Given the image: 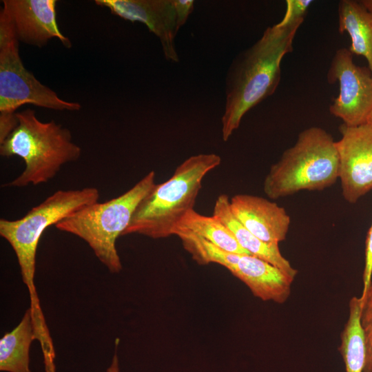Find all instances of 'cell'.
<instances>
[{"label":"cell","mask_w":372,"mask_h":372,"mask_svg":"<svg viewBox=\"0 0 372 372\" xmlns=\"http://www.w3.org/2000/svg\"><path fill=\"white\" fill-rule=\"evenodd\" d=\"M312 2L311 0H287L286 12L278 23L283 25L297 19H304Z\"/></svg>","instance_id":"obj_20"},{"label":"cell","mask_w":372,"mask_h":372,"mask_svg":"<svg viewBox=\"0 0 372 372\" xmlns=\"http://www.w3.org/2000/svg\"><path fill=\"white\" fill-rule=\"evenodd\" d=\"M176 236L197 263H216L225 267L256 297L280 304L289 298L294 279L269 262L253 255L223 250L189 232H179Z\"/></svg>","instance_id":"obj_8"},{"label":"cell","mask_w":372,"mask_h":372,"mask_svg":"<svg viewBox=\"0 0 372 372\" xmlns=\"http://www.w3.org/2000/svg\"><path fill=\"white\" fill-rule=\"evenodd\" d=\"M366 123L372 127V110H371L367 116Z\"/></svg>","instance_id":"obj_25"},{"label":"cell","mask_w":372,"mask_h":372,"mask_svg":"<svg viewBox=\"0 0 372 372\" xmlns=\"http://www.w3.org/2000/svg\"><path fill=\"white\" fill-rule=\"evenodd\" d=\"M327 81L339 83V94L329 106L330 113L347 126L365 124L372 110V73L357 65L348 48L338 49L331 61Z\"/></svg>","instance_id":"obj_9"},{"label":"cell","mask_w":372,"mask_h":372,"mask_svg":"<svg viewBox=\"0 0 372 372\" xmlns=\"http://www.w3.org/2000/svg\"><path fill=\"white\" fill-rule=\"evenodd\" d=\"M339 178L335 141L325 130L302 131L295 144L271 165L263 183L265 194L278 199L302 190H322Z\"/></svg>","instance_id":"obj_4"},{"label":"cell","mask_w":372,"mask_h":372,"mask_svg":"<svg viewBox=\"0 0 372 372\" xmlns=\"http://www.w3.org/2000/svg\"><path fill=\"white\" fill-rule=\"evenodd\" d=\"M106 372H120L118 358L116 351L112 358V362L110 366L107 369Z\"/></svg>","instance_id":"obj_23"},{"label":"cell","mask_w":372,"mask_h":372,"mask_svg":"<svg viewBox=\"0 0 372 372\" xmlns=\"http://www.w3.org/2000/svg\"><path fill=\"white\" fill-rule=\"evenodd\" d=\"M340 132L335 145L342 192L347 202L355 203L372 189V127L342 124Z\"/></svg>","instance_id":"obj_10"},{"label":"cell","mask_w":372,"mask_h":372,"mask_svg":"<svg viewBox=\"0 0 372 372\" xmlns=\"http://www.w3.org/2000/svg\"><path fill=\"white\" fill-rule=\"evenodd\" d=\"M154 180L155 172L151 171L123 194L86 206L55 227L83 239L110 272L118 273L122 265L116 248V239L127 227L140 202L155 187Z\"/></svg>","instance_id":"obj_6"},{"label":"cell","mask_w":372,"mask_h":372,"mask_svg":"<svg viewBox=\"0 0 372 372\" xmlns=\"http://www.w3.org/2000/svg\"><path fill=\"white\" fill-rule=\"evenodd\" d=\"M95 3L125 20L144 23L158 38L165 59L179 61L175 45L179 29L174 0H96Z\"/></svg>","instance_id":"obj_11"},{"label":"cell","mask_w":372,"mask_h":372,"mask_svg":"<svg viewBox=\"0 0 372 372\" xmlns=\"http://www.w3.org/2000/svg\"><path fill=\"white\" fill-rule=\"evenodd\" d=\"M229 203L237 220L261 240L279 245L286 239L291 219L282 207L267 198L249 194L234 195Z\"/></svg>","instance_id":"obj_13"},{"label":"cell","mask_w":372,"mask_h":372,"mask_svg":"<svg viewBox=\"0 0 372 372\" xmlns=\"http://www.w3.org/2000/svg\"><path fill=\"white\" fill-rule=\"evenodd\" d=\"M304 19L268 27L251 46L234 59L225 78V105L222 136L227 141L243 116L272 95L281 78L283 57L293 51L296 32Z\"/></svg>","instance_id":"obj_1"},{"label":"cell","mask_w":372,"mask_h":372,"mask_svg":"<svg viewBox=\"0 0 372 372\" xmlns=\"http://www.w3.org/2000/svg\"><path fill=\"white\" fill-rule=\"evenodd\" d=\"M361 300L352 297L349 301L348 320L341 333L340 351L346 372H364L366 361V344L360 323Z\"/></svg>","instance_id":"obj_18"},{"label":"cell","mask_w":372,"mask_h":372,"mask_svg":"<svg viewBox=\"0 0 372 372\" xmlns=\"http://www.w3.org/2000/svg\"><path fill=\"white\" fill-rule=\"evenodd\" d=\"M16 117L17 125L0 143V154L8 158L19 156L25 168L5 186L23 187L45 183L63 165L80 158L81 148L72 142L68 128L54 121H39L31 109L17 112Z\"/></svg>","instance_id":"obj_2"},{"label":"cell","mask_w":372,"mask_h":372,"mask_svg":"<svg viewBox=\"0 0 372 372\" xmlns=\"http://www.w3.org/2000/svg\"><path fill=\"white\" fill-rule=\"evenodd\" d=\"M338 30L351 39L349 50L364 56L372 73V10L360 1L342 0L338 4Z\"/></svg>","instance_id":"obj_15"},{"label":"cell","mask_w":372,"mask_h":372,"mask_svg":"<svg viewBox=\"0 0 372 372\" xmlns=\"http://www.w3.org/2000/svg\"><path fill=\"white\" fill-rule=\"evenodd\" d=\"M372 277V224L369 229L366 239L365 262L363 272V290L361 296L362 299L370 287Z\"/></svg>","instance_id":"obj_21"},{"label":"cell","mask_w":372,"mask_h":372,"mask_svg":"<svg viewBox=\"0 0 372 372\" xmlns=\"http://www.w3.org/2000/svg\"><path fill=\"white\" fill-rule=\"evenodd\" d=\"M183 231L196 235L223 250L249 254L240 246L232 232L220 220L213 216L200 214L194 209L182 217L175 226L172 235Z\"/></svg>","instance_id":"obj_17"},{"label":"cell","mask_w":372,"mask_h":372,"mask_svg":"<svg viewBox=\"0 0 372 372\" xmlns=\"http://www.w3.org/2000/svg\"><path fill=\"white\" fill-rule=\"evenodd\" d=\"M174 3L177 14V25L180 29L192 12L194 3L192 0H174Z\"/></svg>","instance_id":"obj_22"},{"label":"cell","mask_w":372,"mask_h":372,"mask_svg":"<svg viewBox=\"0 0 372 372\" xmlns=\"http://www.w3.org/2000/svg\"><path fill=\"white\" fill-rule=\"evenodd\" d=\"M220 162L212 153L187 158L170 178L156 184L140 202L122 236L136 234L154 239L172 236L182 217L194 209L203 178Z\"/></svg>","instance_id":"obj_3"},{"label":"cell","mask_w":372,"mask_h":372,"mask_svg":"<svg viewBox=\"0 0 372 372\" xmlns=\"http://www.w3.org/2000/svg\"><path fill=\"white\" fill-rule=\"evenodd\" d=\"M37 340L31 311L28 309L20 322L0 340V371L31 372L30 349Z\"/></svg>","instance_id":"obj_16"},{"label":"cell","mask_w":372,"mask_h":372,"mask_svg":"<svg viewBox=\"0 0 372 372\" xmlns=\"http://www.w3.org/2000/svg\"><path fill=\"white\" fill-rule=\"evenodd\" d=\"M99 192L92 187L78 189L57 190L23 217L0 220V236L14 250L23 283L30 300L34 316L43 314L34 284L36 256L39 240L44 231L83 207L98 202Z\"/></svg>","instance_id":"obj_5"},{"label":"cell","mask_w":372,"mask_h":372,"mask_svg":"<svg viewBox=\"0 0 372 372\" xmlns=\"http://www.w3.org/2000/svg\"><path fill=\"white\" fill-rule=\"evenodd\" d=\"M360 323L366 344V361L364 372H372V284L361 299Z\"/></svg>","instance_id":"obj_19"},{"label":"cell","mask_w":372,"mask_h":372,"mask_svg":"<svg viewBox=\"0 0 372 372\" xmlns=\"http://www.w3.org/2000/svg\"><path fill=\"white\" fill-rule=\"evenodd\" d=\"M56 0H3L19 41L41 48L58 39L68 48L70 40L60 31L56 19Z\"/></svg>","instance_id":"obj_12"},{"label":"cell","mask_w":372,"mask_h":372,"mask_svg":"<svg viewBox=\"0 0 372 372\" xmlns=\"http://www.w3.org/2000/svg\"><path fill=\"white\" fill-rule=\"evenodd\" d=\"M360 2L368 9L372 10V0H362Z\"/></svg>","instance_id":"obj_24"},{"label":"cell","mask_w":372,"mask_h":372,"mask_svg":"<svg viewBox=\"0 0 372 372\" xmlns=\"http://www.w3.org/2000/svg\"><path fill=\"white\" fill-rule=\"evenodd\" d=\"M19 41L8 12L0 13V143L17 125L16 110L25 104L76 111L81 105L62 100L38 81L20 58Z\"/></svg>","instance_id":"obj_7"},{"label":"cell","mask_w":372,"mask_h":372,"mask_svg":"<svg viewBox=\"0 0 372 372\" xmlns=\"http://www.w3.org/2000/svg\"><path fill=\"white\" fill-rule=\"evenodd\" d=\"M212 216L229 229L238 243L247 252L269 262L289 277L295 278L298 271L282 255L278 244L265 242L246 229L232 214L228 196H218L215 201Z\"/></svg>","instance_id":"obj_14"}]
</instances>
